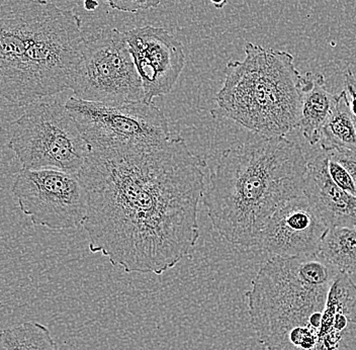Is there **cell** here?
Returning <instances> with one entry per match:
<instances>
[{
	"instance_id": "cell-12",
	"label": "cell",
	"mask_w": 356,
	"mask_h": 350,
	"mask_svg": "<svg viewBox=\"0 0 356 350\" xmlns=\"http://www.w3.org/2000/svg\"><path fill=\"white\" fill-rule=\"evenodd\" d=\"M317 350H356V284L338 271L329 289Z\"/></svg>"
},
{
	"instance_id": "cell-21",
	"label": "cell",
	"mask_w": 356,
	"mask_h": 350,
	"mask_svg": "<svg viewBox=\"0 0 356 350\" xmlns=\"http://www.w3.org/2000/svg\"><path fill=\"white\" fill-rule=\"evenodd\" d=\"M83 1L84 8L88 11L97 10L99 8V2L97 0H82Z\"/></svg>"
},
{
	"instance_id": "cell-10",
	"label": "cell",
	"mask_w": 356,
	"mask_h": 350,
	"mask_svg": "<svg viewBox=\"0 0 356 350\" xmlns=\"http://www.w3.org/2000/svg\"><path fill=\"white\" fill-rule=\"evenodd\" d=\"M124 37L141 78L145 102L168 95L186 63L182 44L165 29L152 26L133 29Z\"/></svg>"
},
{
	"instance_id": "cell-15",
	"label": "cell",
	"mask_w": 356,
	"mask_h": 350,
	"mask_svg": "<svg viewBox=\"0 0 356 350\" xmlns=\"http://www.w3.org/2000/svg\"><path fill=\"white\" fill-rule=\"evenodd\" d=\"M319 143L324 152L356 150V122L344 90L337 95L332 116L322 128Z\"/></svg>"
},
{
	"instance_id": "cell-20",
	"label": "cell",
	"mask_w": 356,
	"mask_h": 350,
	"mask_svg": "<svg viewBox=\"0 0 356 350\" xmlns=\"http://www.w3.org/2000/svg\"><path fill=\"white\" fill-rule=\"evenodd\" d=\"M348 100L349 110L356 122V75L350 69L344 73V89Z\"/></svg>"
},
{
	"instance_id": "cell-6",
	"label": "cell",
	"mask_w": 356,
	"mask_h": 350,
	"mask_svg": "<svg viewBox=\"0 0 356 350\" xmlns=\"http://www.w3.org/2000/svg\"><path fill=\"white\" fill-rule=\"evenodd\" d=\"M8 147L24 169H58L78 175L90 154L65 104H30L13 124Z\"/></svg>"
},
{
	"instance_id": "cell-7",
	"label": "cell",
	"mask_w": 356,
	"mask_h": 350,
	"mask_svg": "<svg viewBox=\"0 0 356 350\" xmlns=\"http://www.w3.org/2000/svg\"><path fill=\"white\" fill-rule=\"evenodd\" d=\"M66 110L91 151L152 146L170 139L168 120L154 102H97L73 97Z\"/></svg>"
},
{
	"instance_id": "cell-4",
	"label": "cell",
	"mask_w": 356,
	"mask_h": 350,
	"mask_svg": "<svg viewBox=\"0 0 356 350\" xmlns=\"http://www.w3.org/2000/svg\"><path fill=\"white\" fill-rule=\"evenodd\" d=\"M338 271L320 253L269 258L245 294L258 342L266 350H317Z\"/></svg>"
},
{
	"instance_id": "cell-18",
	"label": "cell",
	"mask_w": 356,
	"mask_h": 350,
	"mask_svg": "<svg viewBox=\"0 0 356 350\" xmlns=\"http://www.w3.org/2000/svg\"><path fill=\"white\" fill-rule=\"evenodd\" d=\"M328 156V170L340 189L356 197V150L325 152Z\"/></svg>"
},
{
	"instance_id": "cell-13",
	"label": "cell",
	"mask_w": 356,
	"mask_h": 350,
	"mask_svg": "<svg viewBox=\"0 0 356 350\" xmlns=\"http://www.w3.org/2000/svg\"><path fill=\"white\" fill-rule=\"evenodd\" d=\"M302 193L328 228L356 226V197L333 182L324 151L308 162Z\"/></svg>"
},
{
	"instance_id": "cell-9",
	"label": "cell",
	"mask_w": 356,
	"mask_h": 350,
	"mask_svg": "<svg viewBox=\"0 0 356 350\" xmlns=\"http://www.w3.org/2000/svg\"><path fill=\"white\" fill-rule=\"evenodd\" d=\"M11 193L35 226L69 230L83 226L88 217V193L79 176L73 173L22 168Z\"/></svg>"
},
{
	"instance_id": "cell-5",
	"label": "cell",
	"mask_w": 356,
	"mask_h": 350,
	"mask_svg": "<svg viewBox=\"0 0 356 350\" xmlns=\"http://www.w3.org/2000/svg\"><path fill=\"white\" fill-rule=\"evenodd\" d=\"M302 86L293 55L248 43L244 60L227 64L216 102L255 135L286 137L299 125Z\"/></svg>"
},
{
	"instance_id": "cell-22",
	"label": "cell",
	"mask_w": 356,
	"mask_h": 350,
	"mask_svg": "<svg viewBox=\"0 0 356 350\" xmlns=\"http://www.w3.org/2000/svg\"><path fill=\"white\" fill-rule=\"evenodd\" d=\"M210 1L218 10H221V8H224V6L228 3V0H210Z\"/></svg>"
},
{
	"instance_id": "cell-11",
	"label": "cell",
	"mask_w": 356,
	"mask_h": 350,
	"mask_svg": "<svg viewBox=\"0 0 356 350\" xmlns=\"http://www.w3.org/2000/svg\"><path fill=\"white\" fill-rule=\"evenodd\" d=\"M328 227L304 193L277 209L264 227L256 247L271 257H302L320 253Z\"/></svg>"
},
{
	"instance_id": "cell-3",
	"label": "cell",
	"mask_w": 356,
	"mask_h": 350,
	"mask_svg": "<svg viewBox=\"0 0 356 350\" xmlns=\"http://www.w3.org/2000/svg\"><path fill=\"white\" fill-rule=\"evenodd\" d=\"M86 40L72 10L0 0V97L24 106L72 90Z\"/></svg>"
},
{
	"instance_id": "cell-16",
	"label": "cell",
	"mask_w": 356,
	"mask_h": 350,
	"mask_svg": "<svg viewBox=\"0 0 356 350\" xmlns=\"http://www.w3.org/2000/svg\"><path fill=\"white\" fill-rule=\"evenodd\" d=\"M320 254L338 271L356 274V226L327 229Z\"/></svg>"
},
{
	"instance_id": "cell-17",
	"label": "cell",
	"mask_w": 356,
	"mask_h": 350,
	"mask_svg": "<svg viewBox=\"0 0 356 350\" xmlns=\"http://www.w3.org/2000/svg\"><path fill=\"white\" fill-rule=\"evenodd\" d=\"M0 350H60L41 323H21L0 331Z\"/></svg>"
},
{
	"instance_id": "cell-1",
	"label": "cell",
	"mask_w": 356,
	"mask_h": 350,
	"mask_svg": "<svg viewBox=\"0 0 356 350\" xmlns=\"http://www.w3.org/2000/svg\"><path fill=\"white\" fill-rule=\"evenodd\" d=\"M206 167L181 137L90 151L77 175L88 193L89 250L124 273L173 269L199 241Z\"/></svg>"
},
{
	"instance_id": "cell-14",
	"label": "cell",
	"mask_w": 356,
	"mask_h": 350,
	"mask_svg": "<svg viewBox=\"0 0 356 350\" xmlns=\"http://www.w3.org/2000/svg\"><path fill=\"white\" fill-rule=\"evenodd\" d=\"M337 95L329 93L321 73L302 75V102L298 128L310 145L320 141L323 127L332 116Z\"/></svg>"
},
{
	"instance_id": "cell-8",
	"label": "cell",
	"mask_w": 356,
	"mask_h": 350,
	"mask_svg": "<svg viewBox=\"0 0 356 350\" xmlns=\"http://www.w3.org/2000/svg\"><path fill=\"white\" fill-rule=\"evenodd\" d=\"M72 91L75 97L89 102L144 100L141 78L124 33L104 29L86 40Z\"/></svg>"
},
{
	"instance_id": "cell-19",
	"label": "cell",
	"mask_w": 356,
	"mask_h": 350,
	"mask_svg": "<svg viewBox=\"0 0 356 350\" xmlns=\"http://www.w3.org/2000/svg\"><path fill=\"white\" fill-rule=\"evenodd\" d=\"M113 10L122 13H137L139 11L155 8L161 0H104Z\"/></svg>"
},
{
	"instance_id": "cell-2",
	"label": "cell",
	"mask_w": 356,
	"mask_h": 350,
	"mask_svg": "<svg viewBox=\"0 0 356 350\" xmlns=\"http://www.w3.org/2000/svg\"><path fill=\"white\" fill-rule=\"evenodd\" d=\"M308 161L286 137L254 136L222 154L204 197L211 225L230 244L256 247L278 209L302 195Z\"/></svg>"
}]
</instances>
